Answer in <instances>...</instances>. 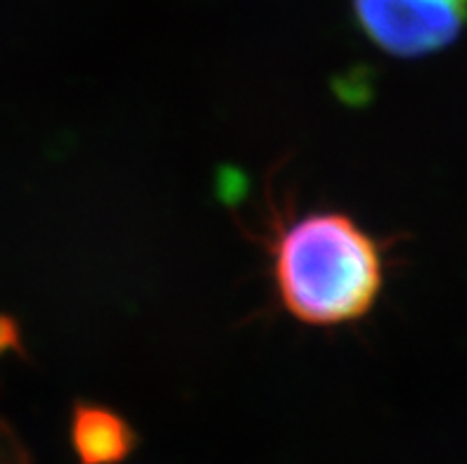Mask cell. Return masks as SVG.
Here are the masks:
<instances>
[{
    "label": "cell",
    "mask_w": 467,
    "mask_h": 464,
    "mask_svg": "<svg viewBox=\"0 0 467 464\" xmlns=\"http://www.w3.org/2000/svg\"><path fill=\"white\" fill-rule=\"evenodd\" d=\"M354 12L363 34L397 57L437 53L467 26V0H354Z\"/></svg>",
    "instance_id": "cell-2"
},
{
    "label": "cell",
    "mask_w": 467,
    "mask_h": 464,
    "mask_svg": "<svg viewBox=\"0 0 467 464\" xmlns=\"http://www.w3.org/2000/svg\"><path fill=\"white\" fill-rule=\"evenodd\" d=\"M273 275L296 320L332 327L373 308L382 289V253L354 218L308 213L275 242Z\"/></svg>",
    "instance_id": "cell-1"
},
{
    "label": "cell",
    "mask_w": 467,
    "mask_h": 464,
    "mask_svg": "<svg viewBox=\"0 0 467 464\" xmlns=\"http://www.w3.org/2000/svg\"><path fill=\"white\" fill-rule=\"evenodd\" d=\"M17 346H19L17 325L12 323L10 317L0 315V356L7 351H15Z\"/></svg>",
    "instance_id": "cell-5"
},
{
    "label": "cell",
    "mask_w": 467,
    "mask_h": 464,
    "mask_svg": "<svg viewBox=\"0 0 467 464\" xmlns=\"http://www.w3.org/2000/svg\"><path fill=\"white\" fill-rule=\"evenodd\" d=\"M0 464H31L26 448L3 419H0Z\"/></svg>",
    "instance_id": "cell-4"
},
{
    "label": "cell",
    "mask_w": 467,
    "mask_h": 464,
    "mask_svg": "<svg viewBox=\"0 0 467 464\" xmlns=\"http://www.w3.org/2000/svg\"><path fill=\"white\" fill-rule=\"evenodd\" d=\"M71 446L81 464H119L136 448V434L109 407L78 403L71 415Z\"/></svg>",
    "instance_id": "cell-3"
}]
</instances>
